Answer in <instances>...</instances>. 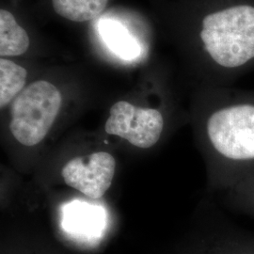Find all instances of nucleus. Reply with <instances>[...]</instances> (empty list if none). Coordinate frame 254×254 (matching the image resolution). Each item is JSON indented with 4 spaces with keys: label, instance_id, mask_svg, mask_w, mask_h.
Masks as SVG:
<instances>
[{
    "label": "nucleus",
    "instance_id": "obj_1",
    "mask_svg": "<svg viewBox=\"0 0 254 254\" xmlns=\"http://www.w3.org/2000/svg\"><path fill=\"white\" fill-rule=\"evenodd\" d=\"M203 53L230 73L254 65V0H215L200 20Z\"/></svg>",
    "mask_w": 254,
    "mask_h": 254
},
{
    "label": "nucleus",
    "instance_id": "obj_2",
    "mask_svg": "<svg viewBox=\"0 0 254 254\" xmlns=\"http://www.w3.org/2000/svg\"><path fill=\"white\" fill-rule=\"evenodd\" d=\"M62 103V93L52 83L40 80L30 84L12 101L11 134L23 145H37L53 126Z\"/></svg>",
    "mask_w": 254,
    "mask_h": 254
},
{
    "label": "nucleus",
    "instance_id": "obj_3",
    "mask_svg": "<svg viewBox=\"0 0 254 254\" xmlns=\"http://www.w3.org/2000/svg\"><path fill=\"white\" fill-rule=\"evenodd\" d=\"M207 134L226 158L254 159V103L237 102L214 111L207 121Z\"/></svg>",
    "mask_w": 254,
    "mask_h": 254
},
{
    "label": "nucleus",
    "instance_id": "obj_4",
    "mask_svg": "<svg viewBox=\"0 0 254 254\" xmlns=\"http://www.w3.org/2000/svg\"><path fill=\"white\" fill-rule=\"evenodd\" d=\"M163 127V116L157 109H141L127 101H120L111 107L105 130L109 135L147 149L159 140Z\"/></svg>",
    "mask_w": 254,
    "mask_h": 254
},
{
    "label": "nucleus",
    "instance_id": "obj_5",
    "mask_svg": "<svg viewBox=\"0 0 254 254\" xmlns=\"http://www.w3.org/2000/svg\"><path fill=\"white\" fill-rule=\"evenodd\" d=\"M115 170V158L107 152H97L71 159L64 166L62 175L69 187L89 198L99 199L110 188Z\"/></svg>",
    "mask_w": 254,
    "mask_h": 254
},
{
    "label": "nucleus",
    "instance_id": "obj_6",
    "mask_svg": "<svg viewBox=\"0 0 254 254\" xmlns=\"http://www.w3.org/2000/svg\"><path fill=\"white\" fill-rule=\"evenodd\" d=\"M105 211L100 206L74 200L67 203L63 211V224L67 232L77 235L100 233L105 224Z\"/></svg>",
    "mask_w": 254,
    "mask_h": 254
},
{
    "label": "nucleus",
    "instance_id": "obj_7",
    "mask_svg": "<svg viewBox=\"0 0 254 254\" xmlns=\"http://www.w3.org/2000/svg\"><path fill=\"white\" fill-rule=\"evenodd\" d=\"M27 31L19 26L13 14L6 9L0 10V55L15 57L25 54L29 47Z\"/></svg>",
    "mask_w": 254,
    "mask_h": 254
},
{
    "label": "nucleus",
    "instance_id": "obj_8",
    "mask_svg": "<svg viewBox=\"0 0 254 254\" xmlns=\"http://www.w3.org/2000/svg\"><path fill=\"white\" fill-rule=\"evenodd\" d=\"M99 29L109 48L122 59L132 60L140 53L136 39L129 34L122 24L112 20H104L100 23Z\"/></svg>",
    "mask_w": 254,
    "mask_h": 254
},
{
    "label": "nucleus",
    "instance_id": "obj_9",
    "mask_svg": "<svg viewBox=\"0 0 254 254\" xmlns=\"http://www.w3.org/2000/svg\"><path fill=\"white\" fill-rule=\"evenodd\" d=\"M57 14L73 22H88L97 17L109 0H51Z\"/></svg>",
    "mask_w": 254,
    "mask_h": 254
},
{
    "label": "nucleus",
    "instance_id": "obj_10",
    "mask_svg": "<svg viewBox=\"0 0 254 254\" xmlns=\"http://www.w3.org/2000/svg\"><path fill=\"white\" fill-rule=\"evenodd\" d=\"M27 70L5 59L0 60V107L4 108L16 98L27 81Z\"/></svg>",
    "mask_w": 254,
    "mask_h": 254
}]
</instances>
